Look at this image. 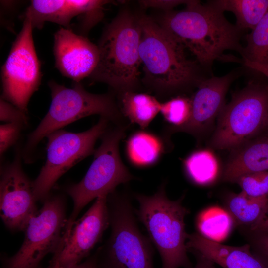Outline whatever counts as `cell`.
Masks as SVG:
<instances>
[{
  "label": "cell",
  "mask_w": 268,
  "mask_h": 268,
  "mask_svg": "<svg viewBox=\"0 0 268 268\" xmlns=\"http://www.w3.org/2000/svg\"><path fill=\"white\" fill-rule=\"evenodd\" d=\"M223 13L209 3L202 5L197 0H189L182 11H167L160 25L199 62L208 66L215 60H231L223 55L227 50H236L242 55L241 30Z\"/></svg>",
  "instance_id": "6da1fadb"
},
{
  "label": "cell",
  "mask_w": 268,
  "mask_h": 268,
  "mask_svg": "<svg viewBox=\"0 0 268 268\" xmlns=\"http://www.w3.org/2000/svg\"><path fill=\"white\" fill-rule=\"evenodd\" d=\"M141 34L139 17L127 10L121 11L103 30L97 45L98 62L90 79L119 93L133 91L141 64Z\"/></svg>",
  "instance_id": "7a4b0ae2"
},
{
  "label": "cell",
  "mask_w": 268,
  "mask_h": 268,
  "mask_svg": "<svg viewBox=\"0 0 268 268\" xmlns=\"http://www.w3.org/2000/svg\"><path fill=\"white\" fill-rule=\"evenodd\" d=\"M165 187L163 182L152 195L134 194L139 204L135 212L159 253L162 268H192L187 255L185 224L189 210L182 204L184 197L170 200Z\"/></svg>",
  "instance_id": "3957f363"
},
{
  "label": "cell",
  "mask_w": 268,
  "mask_h": 268,
  "mask_svg": "<svg viewBox=\"0 0 268 268\" xmlns=\"http://www.w3.org/2000/svg\"><path fill=\"white\" fill-rule=\"evenodd\" d=\"M138 17L141 30L140 59L154 89L165 94L191 83L196 66L187 58L184 46L151 18Z\"/></svg>",
  "instance_id": "277c9868"
},
{
  "label": "cell",
  "mask_w": 268,
  "mask_h": 268,
  "mask_svg": "<svg viewBox=\"0 0 268 268\" xmlns=\"http://www.w3.org/2000/svg\"><path fill=\"white\" fill-rule=\"evenodd\" d=\"M48 85L51 91V103L46 115L28 136L24 148L25 156L51 133L88 116L100 115L114 125L129 124L111 93L93 94L76 82H74L72 88L52 80Z\"/></svg>",
  "instance_id": "5b68a950"
},
{
  "label": "cell",
  "mask_w": 268,
  "mask_h": 268,
  "mask_svg": "<svg viewBox=\"0 0 268 268\" xmlns=\"http://www.w3.org/2000/svg\"><path fill=\"white\" fill-rule=\"evenodd\" d=\"M129 126H109L101 137V143L95 150L93 160L84 177L65 188L72 199L73 208L64 233L70 231L81 210L89 202L100 196H108L120 184L135 179L123 163L119 149Z\"/></svg>",
  "instance_id": "8992f818"
},
{
  "label": "cell",
  "mask_w": 268,
  "mask_h": 268,
  "mask_svg": "<svg viewBox=\"0 0 268 268\" xmlns=\"http://www.w3.org/2000/svg\"><path fill=\"white\" fill-rule=\"evenodd\" d=\"M111 234L99 247L100 268H153V249L139 229L130 196L116 190L107 196Z\"/></svg>",
  "instance_id": "52a82bcc"
},
{
  "label": "cell",
  "mask_w": 268,
  "mask_h": 268,
  "mask_svg": "<svg viewBox=\"0 0 268 268\" xmlns=\"http://www.w3.org/2000/svg\"><path fill=\"white\" fill-rule=\"evenodd\" d=\"M268 123V86L249 83L224 106L211 145L233 150L259 136Z\"/></svg>",
  "instance_id": "ba28073f"
},
{
  "label": "cell",
  "mask_w": 268,
  "mask_h": 268,
  "mask_svg": "<svg viewBox=\"0 0 268 268\" xmlns=\"http://www.w3.org/2000/svg\"><path fill=\"white\" fill-rule=\"evenodd\" d=\"M111 123L108 119L100 116L98 122L86 131L72 133L60 129L47 136L46 162L33 181L37 201H44L62 175L78 162L94 154L96 140Z\"/></svg>",
  "instance_id": "9c48e42d"
},
{
  "label": "cell",
  "mask_w": 268,
  "mask_h": 268,
  "mask_svg": "<svg viewBox=\"0 0 268 268\" xmlns=\"http://www.w3.org/2000/svg\"><path fill=\"white\" fill-rule=\"evenodd\" d=\"M64 198L49 196L42 207L31 217L23 231L24 239L20 248L5 263L6 268H38L43 258L56 251L67 220Z\"/></svg>",
  "instance_id": "30bf717a"
},
{
  "label": "cell",
  "mask_w": 268,
  "mask_h": 268,
  "mask_svg": "<svg viewBox=\"0 0 268 268\" xmlns=\"http://www.w3.org/2000/svg\"><path fill=\"white\" fill-rule=\"evenodd\" d=\"M22 28L1 67L3 99L27 113L33 94L41 83V63L37 57L30 20L24 18Z\"/></svg>",
  "instance_id": "8fae6325"
},
{
  "label": "cell",
  "mask_w": 268,
  "mask_h": 268,
  "mask_svg": "<svg viewBox=\"0 0 268 268\" xmlns=\"http://www.w3.org/2000/svg\"><path fill=\"white\" fill-rule=\"evenodd\" d=\"M107 196L97 198L71 229L63 234L50 263L67 268L80 264L101 240L110 226Z\"/></svg>",
  "instance_id": "7c38bea8"
},
{
  "label": "cell",
  "mask_w": 268,
  "mask_h": 268,
  "mask_svg": "<svg viewBox=\"0 0 268 268\" xmlns=\"http://www.w3.org/2000/svg\"><path fill=\"white\" fill-rule=\"evenodd\" d=\"M19 150L13 161L1 170L0 181V217L12 231H23L37 210L33 181L23 171Z\"/></svg>",
  "instance_id": "4fadbf2b"
},
{
  "label": "cell",
  "mask_w": 268,
  "mask_h": 268,
  "mask_svg": "<svg viewBox=\"0 0 268 268\" xmlns=\"http://www.w3.org/2000/svg\"><path fill=\"white\" fill-rule=\"evenodd\" d=\"M53 54L58 70L76 82L92 74L99 60L97 45L70 28L64 27L54 34Z\"/></svg>",
  "instance_id": "5bb4252c"
},
{
  "label": "cell",
  "mask_w": 268,
  "mask_h": 268,
  "mask_svg": "<svg viewBox=\"0 0 268 268\" xmlns=\"http://www.w3.org/2000/svg\"><path fill=\"white\" fill-rule=\"evenodd\" d=\"M234 78V73H230L201 82L191 98V114L188 122L180 128L167 131H183L196 136L204 132L225 106L226 93Z\"/></svg>",
  "instance_id": "9a60e30c"
},
{
  "label": "cell",
  "mask_w": 268,
  "mask_h": 268,
  "mask_svg": "<svg viewBox=\"0 0 268 268\" xmlns=\"http://www.w3.org/2000/svg\"><path fill=\"white\" fill-rule=\"evenodd\" d=\"M186 247L188 251L199 253L223 268H268L253 253L249 244L225 245L193 233L188 234Z\"/></svg>",
  "instance_id": "2e32d148"
},
{
  "label": "cell",
  "mask_w": 268,
  "mask_h": 268,
  "mask_svg": "<svg viewBox=\"0 0 268 268\" xmlns=\"http://www.w3.org/2000/svg\"><path fill=\"white\" fill-rule=\"evenodd\" d=\"M223 180L235 182L241 176L268 170V134L259 135L232 150Z\"/></svg>",
  "instance_id": "e0dca14e"
},
{
  "label": "cell",
  "mask_w": 268,
  "mask_h": 268,
  "mask_svg": "<svg viewBox=\"0 0 268 268\" xmlns=\"http://www.w3.org/2000/svg\"><path fill=\"white\" fill-rule=\"evenodd\" d=\"M78 0H33L23 18H28L33 28L41 29L45 22L70 29L72 19L81 14Z\"/></svg>",
  "instance_id": "ac0fdd59"
},
{
  "label": "cell",
  "mask_w": 268,
  "mask_h": 268,
  "mask_svg": "<svg viewBox=\"0 0 268 268\" xmlns=\"http://www.w3.org/2000/svg\"><path fill=\"white\" fill-rule=\"evenodd\" d=\"M118 98V105L124 117L142 129L160 112L161 103L149 94L125 91L119 93Z\"/></svg>",
  "instance_id": "d6986e66"
},
{
  "label": "cell",
  "mask_w": 268,
  "mask_h": 268,
  "mask_svg": "<svg viewBox=\"0 0 268 268\" xmlns=\"http://www.w3.org/2000/svg\"><path fill=\"white\" fill-rule=\"evenodd\" d=\"M268 203V196L252 197L243 192L231 193L225 201L226 210L235 225L248 227L256 223Z\"/></svg>",
  "instance_id": "ffe728a7"
},
{
  "label": "cell",
  "mask_w": 268,
  "mask_h": 268,
  "mask_svg": "<svg viewBox=\"0 0 268 268\" xmlns=\"http://www.w3.org/2000/svg\"><path fill=\"white\" fill-rule=\"evenodd\" d=\"M209 3L223 12H233L236 25L241 30H252L268 11V0H219Z\"/></svg>",
  "instance_id": "44dd1931"
},
{
  "label": "cell",
  "mask_w": 268,
  "mask_h": 268,
  "mask_svg": "<svg viewBox=\"0 0 268 268\" xmlns=\"http://www.w3.org/2000/svg\"><path fill=\"white\" fill-rule=\"evenodd\" d=\"M235 222L228 212L217 206L201 211L196 220L198 233L207 239L220 243L230 234Z\"/></svg>",
  "instance_id": "7402d4cb"
},
{
  "label": "cell",
  "mask_w": 268,
  "mask_h": 268,
  "mask_svg": "<svg viewBox=\"0 0 268 268\" xmlns=\"http://www.w3.org/2000/svg\"><path fill=\"white\" fill-rule=\"evenodd\" d=\"M127 148L130 159L139 166L153 164L165 149L163 142L154 135L144 131L133 134L127 142Z\"/></svg>",
  "instance_id": "603a6c76"
},
{
  "label": "cell",
  "mask_w": 268,
  "mask_h": 268,
  "mask_svg": "<svg viewBox=\"0 0 268 268\" xmlns=\"http://www.w3.org/2000/svg\"><path fill=\"white\" fill-rule=\"evenodd\" d=\"M184 165L189 179L200 185L212 183L219 173V164L216 157L207 150L192 153L185 160Z\"/></svg>",
  "instance_id": "cb8c5ba5"
},
{
  "label": "cell",
  "mask_w": 268,
  "mask_h": 268,
  "mask_svg": "<svg viewBox=\"0 0 268 268\" xmlns=\"http://www.w3.org/2000/svg\"><path fill=\"white\" fill-rule=\"evenodd\" d=\"M242 56L251 62L268 64V11L246 36Z\"/></svg>",
  "instance_id": "d4e9b609"
},
{
  "label": "cell",
  "mask_w": 268,
  "mask_h": 268,
  "mask_svg": "<svg viewBox=\"0 0 268 268\" xmlns=\"http://www.w3.org/2000/svg\"><path fill=\"white\" fill-rule=\"evenodd\" d=\"M191 100L179 96L161 103L160 112L165 120L172 126L167 130L180 128L189 120L191 114Z\"/></svg>",
  "instance_id": "484cf974"
},
{
  "label": "cell",
  "mask_w": 268,
  "mask_h": 268,
  "mask_svg": "<svg viewBox=\"0 0 268 268\" xmlns=\"http://www.w3.org/2000/svg\"><path fill=\"white\" fill-rule=\"evenodd\" d=\"M242 192L252 197L268 196V170L247 174L235 182Z\"/></svg>",
  "instance_id": "4316f807"
},
{
  "label": "cell",
  "mask_w": 268,
  "mask_h": 268,
  "mask_svg": "<svg viewBox=\"0 0 268 268\" xmlns=\"http://www.w3.org/2000/svg\"><path fill=\"white\" fill-rule=\"evenodd\" d=\"M241 233L249 241L253 253L268 268V233H257L240 227Z\"/></svg>",
  "instance_id": "83f0119b"
},
{
  "label": "cell",
  "mask_w": 268,
  "mask_h": 268,
  "mask_svg": "<svg viewBox=\"0 0 268 268\" xmlns=\"http://www.w3.org/2000/svg\"><path fill=\"white\" fill-rule=\"evenodd\" d=\"M25 126L18 123H8L0 126V154L1 157L19 138Z\"/></svg>",
  "instance_id": "f1b7e54d"
},
{
  "label": "cell",
  "mask_w": 268,
  "mask_h": 268,
  "mask_svg": "<svg viewBox=\"0 0 268 268\" xmlns=\"http://www.w3.org/2000/svg\"><path fill=\"white\" fill-rule=\"evenodd\" d=\"M0 120L8 123H18L26 126L28 123L27 113L16 106L0 97Z\"/></svg>",
  "instance_id": "f546056e"
},
{
  "label": "cell",
  "mask_w": 268,
  "mask_h": 268,
  "mask_svg": "<svg viewBox=\"0 0 268 268\" xmlns=\"http://www.w3.org/2000/svg\"><path fill=\"white\" fill-rule=\"evenodd\" d=\"M189 0H139L140 6L143 8H154L167 10L181 4H187Z\"/></svg>",
  "instance_id": "4dcf8cb0"
},
{
  "label": "cell",
  "mask_w": 268,
  "mask_h": 268,
  "mask_svg": "<svg viewBox=\"0 0 268 268\" xmlns=\"http://www.w3.org/2000/svg\"><path fill=\"white\" fill-rule=\"evenodd\" d=\"M254 232L268 233V203L258 221L248 227H240Z\"/></svg>",
  "instance_id": "1f68e13d"
},
{
  "label": "cell",
  "mask_w": 268,
  "mask_h": 268,
  "mask_svg": "<svg viewBox=\"0 0 268 268\" xmlns=\"http://www.w3.org/2000/svg\"><path fill=\"white\" fill-rule=\"evenodd\" d=\"M99 248L97 250L95 254L90 258L86 260L84 262L74 266L67 268H99L98 260H99ZM47 268H64L54 264L50 263L49 266Z\"/></svg>",
  "instance_id": "d6a6232c"
},
{
  "label": "cell",
  "mask_w": 268,
  "mask_h": 268,
  "mask_svg": "<svg viewBox=\"0 0 268 268\" xmlns=\"http://www.w3.org/2000/svg\"><path fill=\"white\" fill-rule=\"evenodd\" d=\"M195 256L196 264L192 268H216L214 263L196 252H191Z\"/></svg>",
  "instance_id": "836d02e7"
},
{
  "label": "cell",
  "mask_w": 268,
  "mask_h": 268,
  "mask_svg": "<svg viewBox=\"0 0 268 268\" xmlns=\"http://www.w3.org/2000/svg\"><path fill=\"white\" fill-rule=\"evenodd\" d=\"M247 67L263 74L268 80V64H260L244 60Z\"/></svg>",
  "instance_id": "e575fe53"
},
{
  "label": "cell",
  "mask_w": 268,
  "mask_h": 268,
  "mask_svg": "<svg viewBox=\"0 0 268 268\" xmlns=\"http://www.w3.org/2000/svg\"><path fill=\"white\" fill-rule=\"evenodd\" d=\"M267 129H268V123Z\"/></svg>",
  "instance_id": "d590c367"
},
{
  "label": "cell",
  "mask_w": 268,
  "mask_h": 268,
  "mask_svg": "<svg viewBox=\"0 0 268 268\" xmlns=\"http://www.w3.org/2000/svg\"></svg>",
  "instance_id": "8d00e7d4"
}]
</instances>
